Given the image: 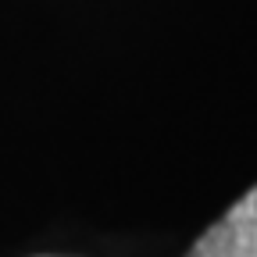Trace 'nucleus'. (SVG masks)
Returning a JSON list of instances; mask_svg holds the SVG:
<instances>
[{"label": "nucleus", "instance_id": "f257e3e1", "mask_svg": "<svg viewBox=\"0 0 257 257\" xmlns=\"http://www.w3.org/2000/svg\"><path fill=\"white\" fill-rule=\"evenodd\" d=\"M186 257H257V186L207 225Z\"/></svg>", "mask_w": 257, "mask_h": 257}]
</instances>
